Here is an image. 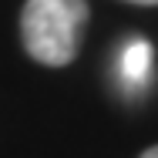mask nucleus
Returning <instances> with one entry per match:
<instances>
[{
	"label": "nucleus",
	"mask_w": 158,
	"mask_h": 158,
	"mask_svg": "<svg viewBox=\"0 0 158 158\" xmlns=\"http://www.w3.org/2000/svg\"><path fill=\"white\" fill-rule=\"evenodd\" d=\"M128 3H141V7H158V0H128Z\"/></svg>",
	"instance_id": "7ed1b4c3"
},
{
	"label": "nucleus",
	"mask_w": 158,
	"mask_h": 158,
	"mask_svg": "<svg viewBox=\"0 0 158 158\" xmlns=\"http://www.w3.org/2000/svg\"><path fill=\"white\" fill-rule=\"evenodd\" d=\"M152 71V44L148 40H131L121 54V74H125L131 84L145 81Z\"/></svg>",
	"instance_id": "f03ea898"
},
{
	"label": "nucleus",
	"mask_w": 158,
	"mask_h": 158,
	"mask_svg": "<svg viewBox=\"0 0 158 158\" xmlns=\"http://www.w3.org/2000/svg\"><path fill=\"white\" fill-rule=\"evenodd\" d=\"M88 24V0H27L20 14V37L34 61L64 67L74 61Z\"/></svg>",
	"instance_id": "f257e3e1"
},
{
	"label": "nucleus",
	"mask_w": 158,
	"mask_h": 158,
	"mask_svg": "<svg viewBox=\"0 0 158 158\" xmlns=\"http://www.w3.org/2000/svg\"><path fill=\"white\" fill-rule=\"evenodd\" d=\"M141 158H158V145H155V148H148V152H145Z\"/></svg>",
	"instance_id": "20e7f679"
}]
</instances>
